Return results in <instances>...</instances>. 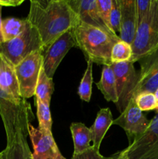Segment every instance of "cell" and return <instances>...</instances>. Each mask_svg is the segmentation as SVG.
<instances>
[{
    "mask_svg": "<svg viewBox=\"0 0 158 159\" xmlns=\"http://www.w3.org/2000/svg\"><path fill=\"white\" fill-rule=\"evenodd\" d=\"M113 116L109 108L101 109L97 113L95 120L93 125L90 127L91 132L92 146L99 150L101 143L108 131V128L112 125Z\"/></svg>",
    "mask_w": 158,
    "mask_h": 159,
    "instance_id": "15",
    "label": "cell"
},
{
    "mask_svg": "<svg viewBox=\"0 0 158 159\" xmlns=\"http://www.w3.org/2000/svg\"><path fill=\"white\" fill-rule=\"evenodd\" d=\"M92 65L93 63L87 61V68L84 73L81 83L77 89V94L81 100L85 102H90L91 93H92Z\"/></svg>",
    "mask_w": 158,
    "mask_h": 159,
    "instance_id": "21",
    "label": "cell"
},
{
    "mask_svg": "<svg viewBox=\"0 0 158 159\" xmlns=\"http://www.w3.org/2000/svg\"><path fill=\"white\" fill-rule=\"evenodd\" d=\"M117 159H127V158H123V157H121V156H120V154H119V158H118Z\"/></svg>",
    "mask_w": 158,
    "mask_h": 159,
    "instance_id": "34",
    "label": "cell"
},
{
    "mask_svg": "<svg viewBox=\"0 0 158 159\" xmlns=\"http://www.w3.org/2000/svg\"><path fill=\"white\" fill-rule=\"evenodd\" d=\"M127 159H158V113L150 120L145 132L120 152Z\"/></svg>",
    "mask_w": 158,
    "mask_h": 159,
    "instance_id": "5",
    "label": "cell"
},
{
    "mask_svg": "<svg viewBox=\"0 0 158 159\" xmlns=\"http://www.w3.org/2000/svg\"><path fill=\"white\" fill-rule=\"evenodd\" d=\"M0 159H5V158H4V155H3L2 152H0Z\"/></svg>",
    "mask_w": 158,
    "mask_h": 159,
    "instance_id": "33",
    "label": "cell"
},
{
    "mask_svg": "<svg viewBox=\"0 0 158 159\" xmlns=\"http://www.w3.org/2000/svg\"><path fill=\"white\" fill-rule=\"evenodd\" d=\"M133 54L131 45L120 40L113 46L111 52V63L118 64L130 61Z\"/></svg>",
    "mask_w": 158,
    "mask_h": 159,
    "instance_id": "23",
    "label": "cell"
},
{
    "mask_svg": "<svg viewBox=\"0 0 158 159\" xmlns=\"http://www.w3.org/2000/svg\"><path fill=\"white\" fill-rule=\"evenodd\" d=\"M54 90V84L53 82V79H50L42 68L40 70L38 81H37V86H36L34 96L42 101L46 105L50 106Z\"/></svg>",
    "mask_w": 158,
    "mask_h": 159,
    "instance_id": "20",
    "label": "cell"
},
{
    "mask_svg": "<svg viewBox=\"0 0 158 159\" xmlns=\"http://www.w3.org/2000/svg\"><path fill=\"white\" fill-rule=\"evenodd\" d=\"M97 5L101 18L103 20L104 23H105V25L111 30L109 16L110 12H111L112 9V0H97Z\"/></svg>",
    "mask_w": 158,
    "mask_h": 159,
    "instance_id": "27",
    "label": "cell"
},
{
    "mask_svg": "<svg viewBox=\"0 0 158 159\" xmlns=\"http://www.w3.org/2000/svg\"><path fill=\"white\" fill-rule=\"evenodd\" d=\"M154 95H155V96H156V100H157V108H156V113H158V89L154 92Z\"/></svg>",
    "mask_w": 158,
    "mask_h": 159,
    "instance_id": "32",
    "label": "cell"
},
{
    "mask_svg": "<svg viewBox=\"0 0 158 159\" xmlns=\"http://www.w3.org/2000/svg\"><path fill=\"white\" fill-rule=\"evenodd\" d=\"M136 105L141 111H150L156 110L157 108V100L154 93H142L138 95L134 99Z\"/></svg>",
    "mask_w": 158,
    "mask_h": 159,
    "instance_id": "24",
    "label": "cell"
},
{
    "mask_svg": "<svg viewBox=\"0 0 158 159\" xmlns=\"http://www.w3.org/2000/svg\"><path fill=\"white\" fill-rule=\"evenodd\" d=\"M120 20H121V12L120 7H119V1L118 0H112V9L110 12L109 23L111 30L116 34L120 32Z\"/></svg>",
    "mask_w": 158,
    "mask_h": 159,
    "instance_id": "26",
    "label": "cell"
},
{
    "mask_svg": "<svg viewBox=\"0 0 158 159\" xmlns=\"http://www.w3.org/2000/svg\"><path fill=\"white\" fill-rule=\"evenodd\" d=\"M152 0H136L137 26L143 21L150 9Z\"/></svg>",
    "mask_w": 158,
    "mask_h": 159,
    "instance_id": "28",
    "label": "cell"
},
{
    "mask_svg": "<svg viewBox=\"0 0 158 159\" xmlns=\"http://www.w3.org/2000/svg\"><path fill=\"white\" fill-rule=\"evenodd\" d=\"M55 159H66L64 158V157L63 156V155H61V153H60V152H59L58 153H57V156H56Z\"/></svg>",
    "mask_w": 158,
    "mask_h": 159,
    "instance_id": "31",
    "label": "cell"
},
{
    "mask_svg": "<svg viewBox=\"0 0 158 159\" xmlns=\"http://www.w3.org/2000/svg\"><path fill=\"white\" fill-rule=\"evenodd\" d=\"M73 47H76V42L71 30L43 51V69L50 79H53L60 62Z\"/></svg>",
    "mask_w": 158,
    "mask_h": 159,
    "instance_id": "10",
    "label": "cell"
},
{
    "mask_svg": "<svg viewBox=\"0 0 158 159\" xmlns=\"http://www.w3.org/2000/svg\"><path fill=\"white\" fill-rule=\"evenodd\" d=\"M0 89L10 96L16 101H22L23 98L20 96V86L12 66L6 59L0 56Z\"/></svg>",
    "mask_w": 158,
    "mask_h": 159,
    "instance_id": "14",
    "label": "cell"
},
{
    "mask_svg": "<svg viewBox=\"0 0 158 159\" xmlns=\"http://www.w3.org/2000/svg\"><path fill=\"white\" fill-rule=\"evenodd\" d=\"M120 152H116L110 157H105L99 153V150L91 145V148L86 150L85 152L81 154H73L72 159H117L119 158Z\"/></svg>",
    "mask_w": 158,
    "mask_h": 159,
    "instance_id": "25",
    "label": "cell"
},
{
    "mask_svg": "<svg viewBox=\"0 0 158 159\" xmlns=\"http://www.w3.org/2000/svg\"><path fill=\"white\" fill-rule=\"evenodd\" d=\"M29 136L33 145V159H55L59 151L52 132H47L29 124Z\"/></svg>",
    "mask_w": 158,
    "mask_h": 159,
    "instance_id": "11",
    "label": "cell"
},
{
    "mask_svg": "<svg viewBox=\"0 0 158 159\" xmlns=\"http://www.w3.org/2000/svg\"><path fill=\"white\" fill-rule=\"evenodd\" d=\"M37 51H43V43L37 30L30 23L20 36L0 43V56L14 67Z\"/></svg>",
    "mask_w": 158,
    "mask_h": 159,
    "instance_id": "4",
    "label": "cell"
},
{
    "mask_svg": "<svg viewBox=\"0 0 158 159\" xmlns=\"http://www.w3.org/2000/svg\"><path fill=\"white\" fill-rule=\"evenodd\" d=\"M76 42L87 61L97 65H111V52L116 42L121 40L118 35H112L103 30L79 21L71 30Z\"/></svg>",
    "mask_w": 158,
    "mask_h": 159,
    "instance_id": "2",
    "label": "cell"
},
{
    "mask_svg": "<svg viewBox=\"0 0 158 159\" xmlns=\"http://www.w3.org/2000/svg\"><path fill=\"white\" fill-rule=\"evenodd\" d=\"M131 47L130 61L133 64L158 48V0H152L148 13L137 26Z\"/></svg>",
    "mask_w": 158,
    "mask_h": 159,
    "instance_id": "3",
    "label": "cell"
},
{
    "mask_svg": "<svg viewBox=\"0 0 158 159\" xmlns=\"http://www.w3.org/2000/svg\"><path fill=\"white\" fill-rule=\"evenodd\" d=\"M26 19L38 32L43 51L79 22L68 0H31Z\"/></svg>",
    "mask_w": 158,
    "mask_h": 159,
    "instance_id": "1",
    "label": "cell"
},
{
    "mask_svg": "<svg viewBox=\"0 0 158 159\" xmlns=\"http://www.w3.org/2000/svg\"><path fill=\"white\" fill-rule=\"evenodd\" d=\"M120 7V39L132 45L137 30L136 0H118Z\"/></svg>",
    "mask_w": 158,
    "mask_h": 159,
    "instance_id": "13",
    "label": "cell"
},
{
    "mask_svg": "<svg viewBox=\"0 0 158 159\" xmlns=\"http://www.w3.org/2000/svg\"><path fill=\"white\" fill-rule=\"evenodd\" d=\"M71 132L74 141V153L81 154L91 147V132L90 128L80 122L72 123Z\"/></svg>",
    "mask_w": 158,
    "mask_h": 159,
    "instance_id": "17",
    "label": "cell"
},
{
    "mask_svg": "<svg viewBox=\"0 0 158 159\" xmlns=\"http://www.w3.org/2000/svg\"><path fill=\"white\" fill-rule=\"evenodd\" d=\"M68 2L77 15L79 21L103 30L112 35H117L105 25L101 18L97 0H68Z\"/></svg>",
    "mask_w": 158,
    "mask_h": 159,
    "instance_id": "12",
    "label": "cell"
},
{
    "mask_svg": "<svg viewBox=\"0 0 158 159\" xmlns=\"http://www.w3.org/2000/svg\"><path fill=\"white\" fill-rule=\"evenodd\" d=\"M150 123V120L144 116L134 99H131L119 117L113 120L112 124L119 126L125 130L130 144L147 130Z\"/></svg>",
    "mask_w": 158,
    "mask_h": 159,
    "instance_id": "9",
    "label": "cell"
},
{
    "mask_svg": "<svg viewBox=\"0 0 158 159\" xmlns=\"http://www.w3.org/2000/svg\"><path fill=\"white\" fill-rule=\"evenodd\" d=\"M5 159H33L26 137H20L2 151Z\"/></svg>",
    "mask_w": 158,
    "mask_h": 159,
    "instance_id": "19",
    "label": "cell"
},
{
    "mask_svg": "<svg viewBox=\"0 0 158 159\" xmlns=\"http://www.w3.org/2000/svg\"><path fill=\"white\" fill-rule=\"evenodd\" d=\"M35 105L37 107V116L39 123L38 128L44 131L52 132V118L50 106L46 105L36 97Z\"/></svg>",
    "mask_w": 158,
    "mask_h": 159,
    "instance_id": "22",
    "label": "cell"
},
{
    "mask_svg": "<svg viewBox=\"0 0 158 159\" xmlns=\"http://www.w3.org/2000/svg\"><path fill=\"white\" fill-rule=\"evenodd\" d=\"M29 25V22L27 19L21 20L15 17H8L2 20V36L3 41H9L20 36L26 30Z\"/></svg>",
    "mask_w": 158,
    "mask_h": 159,
    "instance_id": "18",
    "label": "cell"
},
{
    "mask_svg": "<svg viewBox=\"0 0 158 159\" xmlns=\"http://www.w3.org/2000/svg\"><path fill=\"white\" fill-rule=\"evenodd\" d=\"M140 69L133 89L132 99L142 93H153L158 89V48L139 59Z\"/></svg>",
    "mask_w": 158,
    "mask_h": 159,
    "instance_id": "8",
    "label": "cell"
},
{
    "mask_svg": "<svg viewBox=\"0 0 158 159\" xmlns=\"http://www.w3.org/2000/svg\"><path fill=\"white\" fill-rule=\"evenodd\" d=\"M24 2V0H0V5L2 6H12V7H15Z\"/></svg>",
    "mask_w": 158,
    "mask_h": 159,
    "instance_id": "29",
    "label": "cell"
},
{
    "mask_svg": "<svg viewBox=\"0 0 158 159\" xmlns=\"http://www.w3.org/2000/svg\"><path fill=\"white\" fill-rule=\"evenodd\" d=\"M116 81L119 100L116 104L120 113L128 106L132 99L133 89L137 81L138 73L130 61L118 64H111Z\"/></svg>",
    "mask_w": 158,
    "mask_h": 159,
    "instance_id": "7",
    "label": "cell"
},
{
    "mask_svg": "<svg viewBox=\"0 0 158 159\" xmlns=\"http://www.w3.org/2000/svg\"><path fill=\"white\" fill-rule=\"evenodd\" d=\"M96 86L100 90L106 101L117 103L119 98L116 89V81L111 65L102 66L100 81L96 83Z\"/></svg>",
    "mask_w": 158,
    "mask_h": 159,
    "instance_id": "16",
    "label": "cell"
},
{
    "mask_svg": "<svg viewBox=\"0 0 158 159\" xmlns=\"http://www.w3.org/2000/svg\"><path fill=\"white\" fill-rule=\"evenodd\" d=\"M2 6L0 5V43L4 42L2 36Z\"/></svg>",
    "mask_w": 158,
    "mask_h": 159,
    "instance_id": "30",
    "label": "cell"
},
{
    "mask_svg": "<svg viewBox=\"0 0 158 159\" xmlns=\"http://www.w3.org/2000/svg\"><path fill=\"white\" fill-rule=\"evenodd\" d=\"M43 51L33 53L15 67L20 96L25 99L35 95L40 70L43 68Z\"/></svg>",
    "mask_w": 158,
    "mask_h": 159,
    "instance_id": "6",
    "label": "cell"
}]
</instances>
